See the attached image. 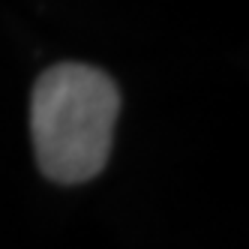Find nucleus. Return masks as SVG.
Wrapping results in <instances>:
<instances>
[{"mask_svg": "<svg viewBox=\"0 0 249 249\" xmlns=\"http://www.w3.org/2000/svg\"><path fill=\"white\" fill-rule=\"evenodd\" d=\"M120 93L114 81L84 63H60L36 81L30 132L39 168L57 183L96 177L111 153Z\"/></svg>", "mask_w": 249, "mask_h": 249, "instance_id": "nucleus-1", "label": "nucleus"}]
</instances>
